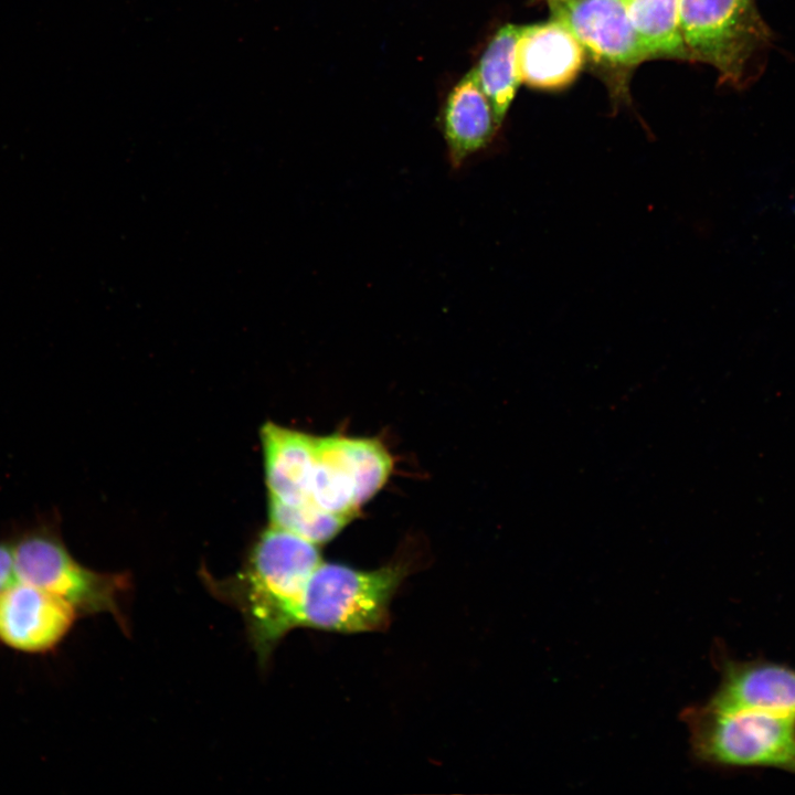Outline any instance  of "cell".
<instances>
[{
    "mask_svg": "<svg viewBox=\"0 0 795 795\" xmlns=\"http://www.w3.org/2000/svg\"><path fill=\"white\" fill-rule=\"evenodd\" d=\"M17 581L11 540H0V591Z\"/></svg>",
    "mask_w": 795,
    "mask_h": 795,
    "instance_id": "obj_17",
    "label": "cell"
},
{
    "mask_svg": "<svg viewBox=\"0 0 795 795\" xmlns=\"http://www.w3.org/2000/svg\"><path fill=\"white\" fill-rule=\"evenodd\" d=\"M562 22L596 60L633 65L649 57L629 20L624 0H548Z\"/></svg>",
    "mask_w": 795,
    "mask_h": 795,
    "instance_id": "obj_7",
    "label": "cell"
},
{
    "mask_svg": "<svg viewBox=\"0 0 795 795\" xmlns=\"http://www.w3.org/2000/svg\"><path fill=\"white\" fill-rule=\"evenodd\" d=\"M261 437L269 501L288 506L310 501L316 436L266 423Z\"/></svg>",
    "mask_w": 795,
    "mask_h": 795,
    "instance_id": "obj_11",
    "label": "cell"
},
{
    "mask_svg": "<svg viewBox=\"0 0 795 795\" xmlns=\"http://www.w3.org/2000/svg\"><path fill=\"white\" fill-rule=\"evenodd\" d=\"M18 581L68 602L78 615L112 614L127 629L119 601L130 589L124 573H102L81 564L65 545L59 522L44 519L11 540Z\"/></svg>",
    "mask_w": 795,
    "mask_h": 795,
    "instance_id": "obj_4",
    "label": "cell"
},
{
    "mask_svg": "<svg viewBox=\"0 0 795 795\" xmlns=\"http://www.w3.org/2000/svg\"><path fill=\"white\" fill-rule=\"evenodd\" d=\"M520 31L521 26L515 24L501 26L474 68L500 126L520 84L516 62Z\"/></svg>",
    "mask_w": 795,
    "mask_h": 795,
    "instance_id": "obj_13",
    "label": "cell"
},
{
    "mask_svg": "<svg viewBox=\"0 0 795 795\" xmlns=\"http://www.w3.org/2000/svg\"><path fill=\"white\" fill-rule=\"evenodd\" d=\"M310 498L318 507L332 513L353 519L359 512L361 507L347 451V436H316Z\"/></svg>",
    "mask_w": 795,
    "mask_h": 795,
    "instance_id": "obj_12",
    "label": "cell"
},
{
    "mask_svg": "<svg viewBox=\"0 0 795 795\" xmlns=\"http://www.w3.org/2000/svg\"><path fill=\"white\" fill-rule=\"evenodd\" d=\"M439 126L453 170L462 169L494 140L500 125L474 68L448 93L439 114Z\"/></svg>",
    "mask_w": 795,
    "mask_h": 795,
    "instance_id": "obj_10",
    "label": "cell"
},
{
    "mask_svg": "<svg viewBox=\"0 0 795 795\" xmlns=\"http://www.w3.org/2000/svg\"><path fill=\"white\" fill-rule=\"evenodd\" d=\"M77 616L65 600L17 580L0 591V643L23 654H47L67 636Z\"/></svg>",
    "mask_w": 795,
    "mask_h": 795,
    "instance_id": "obj_6",
    "label": "cell"
},
{
    "mask_svg": "<svg viewBox=\"0 0 795 795\" xmlns=\"http://www.w3.org/2000/svg\"><path fill=\"white\" fill-rule=\"evenodd\" d=\"M407 572L402 562L360 570L322 560L305 587L297 627L347 634L385 629L390 602Z\"/></svg>",
    "mask_w": 795,
    "mask_h": 795,
    "instance_id": "obj_3",
    "label": "cell"
},
{
    "mask_svg": "<svg viewBox=\"0 0 795 795\" xmlns=\"http://www.w3.org/2000/svg\"><path fill=\"white\" fill-rule=\"evenodd\" d=\"M720 683L709 703L720 709H752L795 717V668L757 657L717 659Z\"/></svg>",
    "mask_w": 795,
    "mask_h": 795,
    "instance_id": "obj_8",
    "label": "cell"
},
{
    "mask_svg": "<svg viewBox=\"0 0 795 795\" xmlns=\"http://www.w3.org/2000/svg\"><path fill=\"white\" fill-rule=\"evenodd\" d=\"M347 449L353 468L358 502L362 507L385 485L393 460L386 447L374 438L347 437Z\"/></svg>",
    "mask_w": 795,
    "mask_h": 795,
    "instance_id": "obj_16",
    "label": "cell"
},
{
    "mask_svg": "<svg viewBox=\"0 0 795 795\" xmlns=\"http://www.w3.org/2000/svg\"><path fill=\"white\" fill-rule=\"evenodd\" d=\"M520 83L538 89L571 84L584 63V47L560 21L521 26L516 52Z\"/></svg>",
    "mask_w": 795,
    "mask_h": 795,
    "instance_id": "obj_9",
    "label": "cell"
},
{
    "mask_svg": "<svg viewBox=\"0 0 795 795\" xmlns=\"http://www.w3.org/2000/svg\"><path fill=\"white\" fill-rule=\"evenodd\" d=\"M695 757L724 770L775 768L795 774V717L709 703L681 713Z\"/></svg>",
    "mask_w": 795,
    "mask_h": 795,
    "instance_id": "obj_2",
    "label": "cell"
},
{
    "mask_svg": "<svg viewBox=\"0 0 795 795\" xmlns=\"http://www.w3.org/2000/svg\"><path fill=\"white\" fill-rule=\"evenodd\" d=\"M679 20L686 53L732 81L768 39L754 0H679Z\"/></svg>",
    "mask_w": 795,
    "mask_h": 795,
    "instance_id": "obj_5",
    "label": "cell"
},
{
    "mask_svg": "<svg viewBox=\"0 0 795 795\" xmlns=\"http://www.w3.org/2000/svg\"><path fill=\"white\" fill-rule=\"evenodd\" d=\"M321 561L319 545L269 524L235 574L219 580L203 570L201 576L213 596L242 614L258 662L265 665L297 627L305 587Z\"/></svg>",
    "mask_w": 795,
    "mask_h": 795,
    "instance_id": "obj_1",
    "label": "cell"
},
{
    "mask_svg": "<svg viewBox=\"0 0 795 795\" xmlns=\"http://www.w3.org/2000/svg\"><path fill=\"white\" fill-rule=\"evenodd\" d=\"M627 13L649 56H683L679 0H624Z\"/></svg>",
    "mask_w": 795,
    "mask_h": 795,
    "instance_id": "obj_14",
    "label": "cell"
},
{
    "mask_svg": "<svg viewBox=\"0 0 795 795\" xmlns=\"http://www.w3.org/2000/svg\"><path fill=\"white\" fill-rule=\"evenodd\" d=\"M269 524L295 533L317 545L332 540L352 519L318 507L312 500L288 506L268 504Z\"/></svg>",
    "mask_w": 795,
    "mask_h": 795,
    "instance_id": "obj_15",
    "label": "cell"
}]
</instances>
